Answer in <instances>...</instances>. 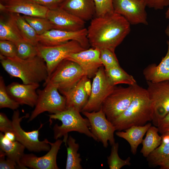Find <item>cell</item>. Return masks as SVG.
<instances>
[{"label":"cell","instance_id":"obj_1","mask_svg":"<svg viewBox=\"0 0 169 169\" xmlns=\"http://www.w3.org/2000/svg\"><path fill=\"white\" fill-rule=\"evenodd\" d=\"M131 24L122 16L115 12L91 19L87 37L93 48L107 49L115 52L131 31Z\"/></svg>","mask_w":169,"mask_h":169},{"label":"cell","instance_id":"obj_2","mask_svg":"<svg viewBox=\"0 0 169 169\" xmlns=\"http://www.w3.org/2000/svg\"><path fill=\"white\" fill-rule=\"evenodd\" d=\"M0 59L4 70L11 76L20 79L23 84L45 82L49 77L46 63L39 55L23 59L17 56L7 58L0 54Z\"/></svg>","mask_w":169,"mask_h":169},{"label":"cell","instance_id":"obj_3","mask_svg":"<svg viewBox=\"0 0 169 169\" xmlns=\"http://www.w3.org/2000/svg\"><path fill=\"white\" fill-rule=\"evenodd\" d=\"M152 120L151 103L147 90L136 84L130 104L111 123L116 131H121L133 125H143Z\"/></svg>","mask_w":169,"mask_h":169},{"label":"cell","instance_id":"obj_4","mask_svg":"<svg viewBox=\"0 0 169 169\" xmlns=\"http://www.w3.org/2000/svg\"><path fill=\"white\" fill-rule=\"evenodd\" d=\"M80 112L73 108L66 109L60 112L48 115L49 121L58 120L61 122V125L55 124L53 128L54 138L56 140L63 137V142L66 145L68 133L72 131L83 134L97 141L95 137L90 130V124L87 118H83Z\"/></svg>","mask_w":169,"mask_h":169},{"label":"cell","instance_id":"obj_5","mask_svg":"<svg viewBox=\"0 0 169 169\" xmlns=\"http://www.w3.org/2000/svg\"><path fill=\"white\" fill-rule=\"evenodd\" d=\"M44 85L45 87L43 89L37 91L38 100L34 108L29 117L28 122L44 112L47 111L54 114L66 109L65 97L59 94L58 86L49 82Z\"/></svg>","mask_w":169,"mask_h":169},{"label":"cell","instance_id":"obj_6","mask_svg":"<svg viewBox=\"0 0 169 169\" xmlns=\"http://www.w3.org/2000/svg\"><path fill=\"white\" fill-rule=\"evenodd\" d=\"M86 75L77 63L64 59L57 66L44 82L57 85L59 91H67L74 87Z\"/></svg>","mask_w":169,"mask_h":169},{"label":"cell","instance_id":"obj_7","mask_svg":"<svg viewBox=\"0 0 169 169\" xmlns=\"http://www.w3.org/2000/svg\"><path fill=\"white\" fill-rule=\"evenodd\" d=\"M136 84L125 88L115 87L103 103L101 108L107 119L111 122L130 104L134 95Z\"/></svg>","mask_w":169,"mask_h":169},{"label":"cell","instance_id":"obj_8","mask_svg":"<svg viewBox=\"0 0 169 169\" xmlns=\"http://www.w3.org/2000/svg\"><path fill=\"white\" fill-rule=\"evenodd\" d=\"M37 46L39 55L46 63L49 77L59 64L66 59L69 55L85 49L78 42L74 40L51 46H45L39 44Z\"/></svg>","mask_w":169,"mask_h":169},{"label":"cell","instance_id":"obj_9","mask_svg":"<svg viewBox=\"0 0 169 169\" xmlns=\"http://www.w3.org/2000/svg\"><path fill=\"white\" fill-rule=\"evenodd\" d=\"M27 114L20 117L18 110H14L12 117L14 132L16 140L22 144L28 151L39 152L42 151H48L50 149L48 140L45 139L43 141L39 139V131L44 124L41 123L39 128L32 131L27 132L23 130L20 125V122L24 118L29 117Z\"/></svg>","mask_w":169,"mask_h":169},{"label":"cell","instance_id":"obj_10","mask_svg":"<svg viewBox=\"0 0 169 169\" xmlns=\"http://www.w3.org/2000/svg\"><path fill=\"white\" fill-rule=\"evenodd\" d=\"M169 80L154 83L147 81L146 89L152 109V122L157 127L169 112Z\"/></svg>","mask_w":169,"mask_h":169},{"label":"cell","instance_id":"obj_11","mask_svg":"<svg viewBox=\"0 0 169 169\" xmlns=\"http://www.w3.org/2000/svg\"><path fill=\"white\" fill-rule=\"evenodd\" d=\"M115 87L107 77L104 66H101L94 77L90 95L81 112L99 110L105 100L112 92Z\"/></svg>","mask_w":169,"mask_h":169},{"label":"cell","instance_id":"obj_12","mask_svg":"<svg viewBox=\"0 0 169 169\" xmlns=\"http://www.w3.org/2000/svg\"><path fill=\"white\" fill-rule=\"evenodd\" d=\"M82 112L89 120L90 130L97 141L101 142L105 148L108 146V141L111 146L115 143L114 133L115 128L107 119L101 108L98 111Z\"/></svg>","mask_w":169,"mask_h":169},{"label":"cell","instance_id":"obj_13","mask_svg":"<svg viewBox=\"0 0 169 169\" xmlns=\"http://www.w3.org/2000/svg\"><path fill=\"white\" fill-rule=\"evenodd\" d=\"M71 40L77 42L85 49H89L90 44L87 29L74 31L53 29L38 35L39 43L45 46L57 45Z\"/></svg>","mask_w":169,"mask_h":169},{"label":"cell","instance_id":"obj_14","mask_svg":"<svg viewBox=\"0 0 169 169\" xmlns=\"http://www.w3.org/2000/svg\"><path fill=\"white\" fill-rule=\"evenodd\" d=\"M113 7L114 12L123 16L131 24H148L144 0H113Z\"/></svg>","mask_w":169,"mask_h":169},{"label":"cell","instance_id":"obj_15","mask_svg":"<svg viewBox=\"0 0 169 169\" xmlns=\"http://www.w3.org/2000/svg\"><path fill=\"white\" fill-rule=\"evenodd\" d=\"M63 140L58 139L55 142L48 143L50 149L45 155L38 157L33 154H24L20 160L23 166L34 169H59L57 156Z\"/></svg>","mask_w":169,"mask_h":169},{"label":"cell","instance_id":"obj_16","mask_svg":"<svg viewBox=\"0 0 169 169\" xmlns=\"http://www.w3.org/2000/svg\"><path fill=\"white\" fill-rule=\"evenodd\" d=\"M46 18L54 28L67 31H76L85 28V21L60 7L48 10Z\"/></svg>","mask_w":169,"mask_h":169},{"label":"cell","instance_id":"obj_17","mask_svg":"<svg viewBox=\"0 0 169 169\" xmlns=\"http://www.w3.org/2000/svg\"><path fill=\"white\" fill-rule=\"evenodd\" d=\"M100 51L91 48L69 55L66 59L78 64L89 78L94 77L99 69L103 66L100 59Z\"/></svg>","mask_w":169,"mask_h":169},{"label":"cell","instance_id":"obj_18","mask_svg":"<svg viewBox=\"0 0 169 169\" xmlns=\"http://www.w3.org/2000/svg\"><path fill=\"white\" fill-rule=\"evenodd\" d=\"M38 83L25 84L13 82L6 86L10 96L20 105H26L31 107L35 105L38 98Z\"/></svg>","mask_w":169,"mask_h":169},{"label":"cell","instance_id":"obj_19","mask_svg":"<svg viewBox=\"0 0 169 169\" xmlns=\"http://www.w3.org/2000/svg\"><path fill=\"white\" fill-rule=\"evenodd\" d=\"M89 79L85 75L72 88L67 91H60L65 97L66 109L73 108L81 112L90 95L85 87V83Z\"/></svg>","mask_w":169,"mask_h":169},{"label":"cell","instance_id":"obj_20","mask_svg":"<svg viewBox=\"0 0 169 169\" xmlns=\"http://www.w3.org/2000/svg\"><path fill=\"white\" fill-rule=\"evenodd\" d=\"M5 5L6 12L29 16L46 18L49 10L31 0H10Z\"/></svg>","mask_w":169,"mask_h":169},{"label":"cell","instance_id":"obj_21","mask_svg":"<svg viewBox=\"0 0 169 169\" xmlns=\"http://www.w3.org/2000/svg\"><path fill=\"white\" fill-rule=\"evenodd\" d=\"M60 7L85 22L95 14L93 0H65Z\"/></svg>","mask_w":169,"mask_h":169},{"label":"cell","instance_id":"obj_22","mask_svg":"<svg viewBox=\"0 0 169 169\" xmlns=\"http://www.w3.org/2000/svg\"><path fill=\"white\" fill-rule=\"evenodd\" d=\"M165 56L158 64H152L146 67L143 74L146 81L154 83L169 80V40Z\"/></svg>","mask_w":169,"mask_h":169},{"label":"cell","instance_id":"obj_23","mask_svg":"<svg viewBox=\"0 0 169 169\" xmlns=\"http://www.w3.org/2000/svg\"><path fill=\"white\" fill-rule=\"evenodd\" d=\"M151 125V123H149L143 125H133L125 130V131H118L115 134L128 142L131 152L135 155L138 146L142 143L144 136Z\"/></svg>","mask_w":169,"mask_h":169},{"label":"cell","instance_id":"obj_24","mask_svg":"<svg viewBox=\"0 0 169 169\" xmlns=\"http://www.w3.org/2000/svg\"><path fill=\"white\" fill-rule=\"evenodd\" d=\"M8 17L1 15L0 40H6L15 44L24 40L18 28L13 14L9 13Z\"/></svg>","mask_w":169,"mask_h":169},{"label":"cell","instance_id":"obj_25","mask_svg":"<svg viewBox=\"0 0 169 169\" xmlns=\"http://www.w3.org/2000/svg\"><path fill=\"white\" fill-rule=\"evenodd\" d=\"M25 147L17 141H11L3 132L0 133V149L5 153L7 157L15 162L19 169H28L21 164L20 160L24 154Z\"/></svg>","mask_w":169,"mask_h":169},{"label":"cell","instance_id":"obj_26","mask_svg":"<svg viewBox=\"0 0 169 169\" xmlns=\"http://www.w3.org/2000/svg\"><path fill=\"white\" fill-rule=\"evenodd\" d=\"M157 127L151 126L146 132L145 138L143 139L142 146L141 152L146 157L161 144V137L158 134Z\"/></svg>","mask_w":169,"mask_h":169},{"label":"cell","instance_id":"obj_27","mask_svg":"<svg viewBox=\"0 0 169 169\" xmlns=\"http://www.w3.org/2000/svg\"><path fill=\"white\" fill-rule=\"evenodd\" d=\"M105 71L109 80L114 86L119 84L132 85L136 84L133 77L126 73L120 66L105 69Z\"/></svg>","mask_w":169,"mask_h":169},{"label":"cell","instance_id":"obj_28","mask_svg":"<svg viewBox=\"0 0 169 169\" xmlns=\"http://www.w3.org/2000/svg\"><path fill=\"white\" fill-rule=\"evenodd\" d=\"M67 144V154L65 169H83L80 164L82 160L80 154L78 152L79 144L76 142L75 139L71 135L68 136Z\"/></svg>","mask_w":169,"mask_h":169},{"label":"cell","instance_id":"obj_29","mask_svg":"<svg viewBox=\"0 0 169 169\" xmlns=\"http://www.w3.org/2000/svg\"><path fill=\"white\" fill-rule=\"evenodd\" d=\"M18 27L24 40L32 45L39 44L38 35L35 30L19 14L13 13Z\"/></svg>","mask_w":169,"mask_h":169},{"label":"cell","instance_id":"obj_30","mask_svg":"<svg viewBox=\"0 0 169 169\" xmlns=\"http://www.w3.org/2000/svg\"><path fill=\"white\" fill-rule=\"evenodd\" d=\"M146 158L149 163L154 166H159L163 161L169 159V142H161Z\"/></svg>","mask_w":169,"mask_h":169},{"label":"cell","instance_id":"obj_31","mask_svg":"<svg viewBox=\"0 0 169 169\" xmlns=\"http://www.w3.org/2000/svg\"><path fill=\"white\" fill-rule=\"evenodd\" d=\"M26 21L33 28L38 35L54 28L53 25L46 18L23 15Z\"/></svg>","mask_w":169,"mask_h":169},{"label":"cell","instance_id":"obj_32","mask_svg":"<svg viewBox=\"0 0 169 169\" xmlns=\"http://www.w3.org/2000/svg\"><path fill=\"white\" fill-rule=\"evenodd\" d=\"M15 44L17 49V56L20 59H29L39 55L37 46L24 40L18 42Z\"/></svg>","mask_w":169,"mask_h":169},{"label":"cell","instance_id":"obj_33","mask_svg":"<svg viewBox=\"0 0 169 169\" xmlns=\"http://www.w3.org/2000/svg\"><path fill=\"white\" fill-rule=\"evenodd\" d=\"M119 144L115 143L111 145V153L107 157V163L110 169H120L123 166H130L131 158L128 157L125 160L121 159L119 156Z\"/></svg>","mask_w":169,"mask_h":169},{"label":"cell","instance_id":"obj_34","mask_svg":"<svg viewBox=\"0 0 169 169\" xmlns=\"http://www.w3.org/2000/svg\"><path fill=\"white\" fill-rule=\"evenodd\" d=\"M20 105L9 95L4 79L0 77V108H8L13 110H17Z\"/></svg>","mask_w":169,"mask_h":169},{"label":"cell","instance_id":"obj_35","mask_svg":"<svg viewBox=\"0 0 169 169\" xmlns=\"http://www.w3.org/2000/svg\"><path fill=\"white\" fill-rule=\"evenodd\" d=\"M100 51V60L105 69L120 66L114 52L107 49Z\"/></svg>","mask_w":169,"mask_h":169},{"label":"cell","instance_id":"obj_36","mask_svg":"<svg viewBox=\"0 0 169 169\" xmlns=\"http://www.w3.org/2000/svg\"><path fill=\"white\" fill-rule=\"evenodd\" d=\"M95 7L96 17L114 12L113 0H93Z\"/></svg>","mask_w":169,"mask_h":169},{"label":"cell","instance_id":"obj_37","mask_svg":"<svg viewBox=\"0 0 169 169\" xmlns=\"http://www.w3.org/2000/svg\"><path fill=\"white\" fill-rule=\"evenodd\" d=\"M0 54L7 58L17 56V49L15 44L6 40H0Z\"/></svg>","mask_w":169,"mask_h":169},{"label":"cell","instance_id":"obj_38","mask_svg":"<svg viewBox=\"0 0 169 169\" xmlns=\"http://www.w3.org/2000/svg\"><path fill=\"white\" fill-rule=\"evenodd\" d=\"M4 152L0 150V169H19L17 164L13 161L7 157Z\"/></svg>","mask_w":169,"mask_h":169},{"label":"cell","instance_id":"obj_39","mask_svg":"<svg viewBox=\"0 0 169 169\" xmlns=\"http://www.w3.org/2000/svg\"><path fill=\"white\" fill-rule=\"evenodd\" d=\"M0 131L4 133L7 132H14L12 120L2 112L0 113Z\"/></svg>","mask_w":169,"mask_h":169},{"label":"cell","instance_id":"obj_40","mask_svg":"<svg viewBox=\"0 0 169 169\" xmlns=\"http://www.w3.org/2000/svg\"><path fill=\"white\" fill-rule=\"evenodd\" d=\"M146 6L155 10L163 9L169 6V0H144Z\"/></svg>","mask_w":169,"mask_h":169},{"label":"cell","instance_id":"obj_41","mask_svg":"<svg viewBox=\"0 0 169 169\" xmlns=\"http://www.w3.org/2000/svg\"><path fill=\"white\" fill-rule=\"evenodd\" d=\"M49 9L60 7L65 0H31Z\"/></svg>","mask_w":169,"mask_h":169},{"label":"cell","instance_id":"obj_42","mask_svg":"<svg viewBox=\"0 0 169 169\" xmlns=\"http://www.w3.org/2000/svg\"><path fill=\"white\" fill-rule=\"evenodd\" d=\"M157 127L161 135L169 134V112L160 121Z\"/></svg>","mask_w":169,"mask_h":169},{"label":"cell","instance_id":"obj_43","mask_svg":"<svg viewBox=\"0 0 169 169\" xmlns=\"http://www.w3.org/2000/svg\"><path fill=\"white\" fill-rule=\"evenodd\" d=\"M5 136L11 141H17L16 135L13 132H7L4 133Z\"/></svg>","mask_w":169,"mask_h":169},{"label":"cell","instance_id":"obj_44","mask_svg":"<svg viewBox=\"0 0 169 169\" xmlns=\"http://www.w3.org/2000/svg\"><path fill=\"white\" fill-rule=\"evenodd\" d=\"M159 166L161 169H169V159L163 161Z\"/></svg>","mask_w":169,"mask_h":169},{"label":"cell","instance_id":"obj_45","mask_svg":"<svg viewBox=\"0 0 169 169\" xmlns=\"http://www.w3.org/2000/svg\"><path fill=\"white\" fill-rule=\"evenodd\" d=\"M0 10L2 12H6V7L5 4L0 3Z\"/></svg>","mask_w":169,"mask_h":169},{"label":"cell","instance_id":"obj_46","mask_svg":"<svg viewBox=\"0 0 169 169\" xmlns=\"http://www.w3.org/2000/svg\"><path fill=\"white\" fill-rule=\"evenodd\" d=\"M165 33L169 38V22L165 30Z\"/></svg>","mask_w":169,"mask_h":169},{"label":"cell","instance_id":"obj_47","mask_svg":"<svg viewBox=\"0 0 169 169\" xmlns=\"http://www.w3.org/2000/svg\"><path fill=\"white\" fill-rule=\"evenodd\" d=\"M165 17L166 18L169 19V7L165 13Z\"/></svg>","mask_w":169,"mask_h":169},{"label":"cell","instance_id":"obj_48","mask_svg":"<svg viewBox=\"0 0 169 169\" xmlns=\"http://www.w3.org/2000/svg\"><path fill=\"white\" fill-rule=\"evenodd\" d=\"M9 0H0L1 1H4V2H7Z\"/></svg>","mask_w":169,"mask_h":169}]
</instances>
